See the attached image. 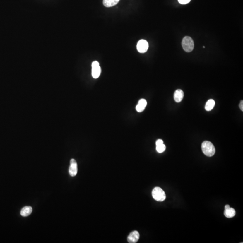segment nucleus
Instances as JSON below:
<instances>
[{
  "mask_svg": "<svg viewBox=\"0 0 243 243\" xmlns=\"http://www.w3.org/2000/svg\"><path fill=\"white\" fill-rule=\"evenodd\" d=\"M137 51L140 53H144L147 52L149 48V44L148 42L145 40H140L137 44Z\"/></svg>",
  "mask_w": 243,
  "mask_h": 243,
  "instance_id": "nucleus-5",
  "label": "nucleus"
},
{
  "mask_svg": "<svg viewBox=\"0 0 243 243\" xmlns=\"http://www.w3.org/2000/svg\"><path fill=\"white\" fill-rule=\"evenodd\" d=\"M146 105H147V101L146 100L144 99L140 100L136 108V111L139 113L143 112L145 110Z\"/></svg>",
  "mask_w": 243,
  "mask_h": 243,
  "instance_id": "nucleus-9",
  "label": "nucleus"
},
{
  "mask_svg": "<svg viewBox=\"0 0 243 243\" xmlns=\"http://www.w3.org/2000/svg\"><path fill=\"white\" fill-rule=\"evenodd\" d=\"M166 150V146L165 144H161L156 146V150L158 152L160 153H162L165 151Z\"/></svg>",
  "mask_w": 243,
  "mask_h": 243,
  "instance_id": "nucleus-14",
  "label": "nucleus"
},
{
  "mask_svg": "<svg viewBox=\"0 0 243 243\" xmlns=\"http://www.w3.org/2000/svg\"><path fill=\"white\" fill-rule=\"evenodd\" d=\"M182 46L185 52H192L194 48L193 40L190 37H185L182 41Z\"/></svg>",
  "mask_w": 243,
  "mask_h": 243,
  "instance_id": "nucleus-3",
  "label": "nucleus"
},
{
  "mask_svg": "<svg viewBox=\"0 0 243 243\" xmlns=\"http://www.w3.org/2000/svg\"><path fill=\"white\" fill-rule=\"evenodd\" d=\"M140 238V234L136 230L133 231L127 237V241L129 243H136Z\"/></svg>",
  "mask_w": 243,
  "mask_h": 243,
  "instance_id": "nucleus-7",
  "label": "nucleus"
},
{
  "mask_svg": "<svg viewBox=\"0 0 243 243\" xmlns=\"http://www.w3.org/2000/svg\"><path fill=\"white\" fill-rule=\"evenodd\" d=\"M32 208L31 206H25L21 210L20 214L23 217H27L32 213Z\"/></svg>",
  "mask_w": 243,
  "mask_h": 243,
  "instance_id": "nucleus-11",
  "label": "nucleus"
},
{
  "mask_svg": "<svg viewBox=\"0 0 243 243\" xmlns=\"http://www.w3.org/2000/svg\"><path fill=\"white\" fill-rule=\"evenodd\" d=\"M163 144V141L161 139H159L156 142V146H159V145H161V144Z\"/></svg>",
  "mask_w": 243,
  "mask_h": 243,
  "instance_id": "nucleus-16",
  "label": "nucleus"
},
{
  "mask_svg": "<svg viewBox=\"0 0 243 243\" xmlns=\"http://www.w3.org/2000/svg\"><path fill=\"white\" fill-rule=\"evenodd\" d=\"M224 214L227 218H232L235 215V211L232 208H230L229 205H226L225 207Z\"/></svg>",
  "mask_w": 243,
  "mask_h": 243,
  "instance_id": "nucleus-8",
  "label": "nucleus"
},
{
  "mask_svg": "<svg viewBox=\"0 0 243 243\" xmlns=\"http://www.w3.org/2000/svg\"><path fill=\"white\" fill-rule=\"evenodd\" d=\"M101 68L99 63L97 61H95L92 63V76L94 78L96 79L99 77L101 73Z\"/></svg>",
  "mask_w": 243,
  "mask_h": 243,
  "instance_id": "nucleus-4",
  "label": "nucleus"
},
{
  "mask_svg": "<svg viewBox=\"0 0 243 243\" xmlns=\"http://www.w3.org/2000/svg\"><path fill=\"white\" fill-rule=\"evenodd\" d=\"M201 149L203 154L208 157L214 155L216 151L214 145L209 141H203L202 144Z\"/></svg>",
  "mask_w": 243,
  "mask_h": 243,
  "instance_id": "nucleus-1",
  "label": "nucleus"
},
{
  "mask_svg": "<svg viewBox=\"0 0 243 243\" xmlns=\"http://www.w3.org/2000/svg\"><path fill=\"white\" fill-rule=\"evenodd\" d=\"M184 97V93L181 89H178L175 91L174 94L175 101L177 103H180L183 100Z\"/></svg>",
  "mask_w": 243,
  "mask_h": 243,
  "instance_id": "nucleus-10",
  "label": "nucleus"
},
{
  "mask_svg": "<svg viewBox=\"0 0 243 243\" xmlns=\"http://www.w3.org/2000/svg\"><path fill=\"white\" fill-rule=\"evenodd\" d=\"M239 107L240 108V109H241V111H243V100H241L240 101V104L239 105Z\"/></svg>",
  "mask_w": 243,
  "mask_h": 243,
  "instance_id": "nucleus-17",
  "label": "nucleus"
},
{
  "mask_svg": "<svg viewBox=\"0 0 243 243\" xmlns=\"http://www.w3.org/2000/svg\"><path fill=\"white\" fill-rule=\"evenodd\" d=\"M178 2L180 4L185 5V4H186L187 3H189L191 1V0H178Z\"/></svg>",
  "mask_w": 243,
  "mask_h": 243,
  "instance_id": "nucleus-15",
  "label": "nucleus"
},
{
  "mask_svg": "<svg viewBox=\"0 0 243 243\" xmlns=\"http://www.w3.org/2000/svg\"><path fill=\"white\" fill-rule=\"evenodd\" d=\"M70 165L69 167V173L70 176L74 177L77 175L78 172V165L76 160L74 159H72L70 162Z\"/></svg>",
  "mask_w": 243,
  "mask_h": 243,
  "instance_id": "nucleus-6",
  "label": "nucleus"
},
{
  "mask_svg": "<svg viewBox=\"0 0 243 243\" xmlns=\"http://www.w3.org/2000/svg\"><path fill=\"white\" fill-rule=\"evenodd\" d=\"M215 102L213 100H209L206 103L205 106V109L206 111H211L214 108L215 106Z\"/></svg>",
  "mask_w": 243,
  "mask_h": 243,
  "instance_id": "nucleus-13",
  "label": "nucleus"
},
{
  "mask_svg": "<svg viewBox=\"0 0 243 243\" xmlns=\"http://www.w3.org/2000/svg\"><path fill=\"white\" fill-rule=\"evenodd\" d=\"M152 196L154 199L157 201H163L166 198L165 191L159 187H156L153 189Z\"/></svg>",
  "mask_w": 243,
  "mask_h": 243,
  "instance_id": "nucleus-2",
  "label": "nucleus"
},
{
  "mask_svg": "<svg viewBox=\"0 0 243 243\" xmlns=\"http://www.w3.org/2000/svg\"><path fill=\"white\" fill-rule=\"evenodd\" d=\"M120 0H103V4L106 7H110L117 5Z\"/></svg>",
  "mask_w": 243,
  "mask_h": 243,
  "instance_id": "nucleus-12",
  "label": "nucleus"
}]
</instances>
